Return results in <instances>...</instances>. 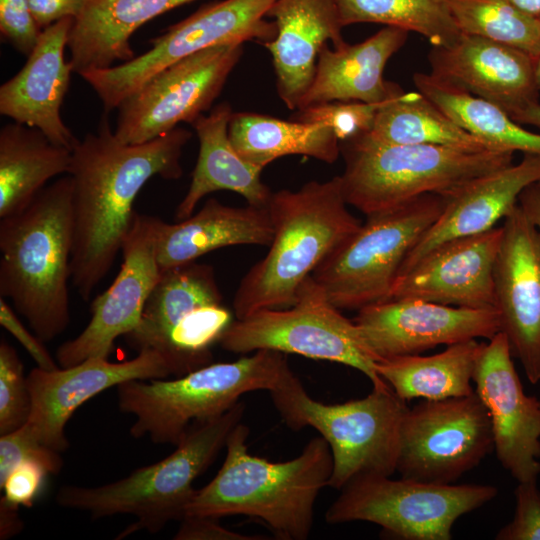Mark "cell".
Listing matches in <instances>:
<instances>
[{
    "instance_id": "obj_1",
    "label": "cell",
    "mask_w": 540,
    "mask_h": 540,
    "mask_svg": "<svg viewBox=\"0 0 540 540\" xmlns=\"http://www.w3.org/2000/svg\"><path fill=\"white\" fill-rule=\"evenodd\" d=\"M107 113L95 133H87L72 149L74 243L71 281L88 301L111 270L136 212L133 204L154 176L175 180L191 132L177 127L142 144H125L115 136Z\"/></svg>"
},
{
    "instance_id": "obj_2",
    "label": "cell",
    "mask_w": 540,
    "mask_h": 540,
    "mask_svg": "<svg viewBox=\"0 0 540 540\" xmlns=\"http://www.w3.org/2000/svg\"><path fill=\"white\" fill-rule=\"evenodd\" d=\"M248 436L249 428L241 422L233 428L221 468L195 491L185 516L246 515L260 519L282 539H307L316 499L332 473L327 441L316 436L297 457L271 462L249 453Z\"/></svg>"
},
{
    "instance_id": "obj_3",
    "label": "cell",
    "mask_w": 540,
    "mask_h": 540,
    "mask_svg": "<svg viewBox=\"0 0 540 540\" xmlns=\"http://www.w3.org/2000/svg\"><path fill=\"white\" fill-rule=\"evenodd\" d=\"M72 190L70 175L61 177L0 221V296L12 301L44 343L70 323Z\"/></svg>"
},
{
    "instance_id": "obj_4",
    "label": "cell",
    "mask_w": 540,
    "mask_h": 540,
    "mask_svg": "<svg viewBox=\"0 0 540 540\" xmlns=\"http://www.w3.org/2000/svg\"><path fill=\"white\" fill-rule=\"evenodd\" d=\"M347 205L340 176L272 193L267 207L273 239L239 284L233 300L236 319L294 304L302 283L361 226Z\"/></svg>"
},
{
    "instance_id": "obj_5",
    "label": "cell",
    "mask_w": 540,
    "mask_h": 540,
    "mask_svg": "<svg viewBox=\"0 0 540 540\" xmlns=\"http://www.w3.org/2000/svg\"><path fill=\"white\" fill-rule=\"evenodd\" d=\"M244 412L245 404L239 401L217 417L192 424L170 455L127 477L97 487L63 486L57 492V504L86 512L93 519L134 515L136 521L118 538L139 530L159 532L170 521L183 519L196 491L194 480L225 447Z\"/></svg>"
},
{
    "instance_id": "obj_6",
    "label": "cell",
    "mask_w": 540,
    "mask_h": 540,
    "mask_svg": "<svg viewBox=\"0 0 540 540\" xmlns=\"http://www.w3.org/2000/svg\"><path fill=\"white\" fill-rule=\"evenodd\" d=\"M292 372L286 355L258 350L233 362L210 363L173 380H129L118 384V405L135 416L134 438L177 445L192 424L217 417L242 395L271 392Z\"/></svg>"
},
{
    "instance_id": "obj_7",
    "label": "cell",
    "mask_w": 540,
    "mask_h": 540,
    "mask_svg": "<svg viewBox=\"0 0 540 540\" xmlns=\"http://www.w3.org/2000/svg\"><path fill=\"white\" fill-rule=\"evenodd\" d=\"M340 175L348 205L366 216L395 209L430 193L445 194L513 163L502 149L463 151L437 145L387 144L363 133L340 142Z\"/></svg>"
},
{
    "instance_id": "obj_8",
    "label": "cell",
    "mask_w": 540,
    "mask_h": 540,
    "mask_svg": "<svg viewBox=\"0 0 540 540\" xmlns=\"http://www.w3.org/2000/svg\"><path fill=\"white\" fill-rule=\"evenodd\" d=\"M270 394L288 427H312L327 441L333 461L328 487L341 490L356 478L397 471L401 426L409 407L391 388L325 404L312 398L291 372Z\"/></svg>"
},
{
    "instance_id": "obj_9",
    "label": "cell",
    "mask_w": 540,
    "mask_h": 540,
    "mask_svg": "<svg viewBox=\"0 0 540 540\" xmlns=\"http://www.w3.org/2000/svg\"><path fill=\"white\" fill-rule=\"evenodd\" d=\"M447 200L445 194L430 193L368 215L311 276L340 310L358 311L389 300L407 255L441 215Z\"/></svg>"
},
{
    "instance_id": "obj_10",
    "label": "cell",
    "mask_w": 540,
    "mask_h": 540,
    "mask_svg": "<svg viewBox=\"0 0 540 540\" xmlns=\"http://www.w3.org/2000/svg\"><path fill=\"white\" fill-rule=\"evenodd\" d=\"M219 343L238 354L267 349L337 362L362 372L375 389L391 388L378 374V358L356 323L332 304L312 276L302 283L293 305L232 321Z\"/></svg>"
},
{
    "instance_id": "obj_11",
    "label": "cell",
    "mask_w": 540,
    "mask_h": 540,
    "mask_svg": "<svg viewBox=\"0 0 540 540\" xmlns=\"http://www.w3.org/2000/svg\"><path fill=\"white\" fill-rule=\"evenodd\" d=\"M362 476L328 508L330 524L366 521L400 540H450L455 522L497 495L482 484H437L401 477Z\"/></svg>"
},
{
    "instance_id": "obj_12",
    "label": "cell",
    "mask_w": 540,
    "mask_h": 540,
    "mask_svg": "<svg viewBox=\"0 0 540 540\" xmlns=\"http://www.w3.org/2000/svg\"><path fill=\"white\" fill-rule=\"evenodd\" d=\"M275 0H222L201 7L150 41L151 48L128 62L82 73L105 112L167 66L202 50L228 44L272 41L277 34L267 14Z\"/></svg>"
},
{
    "instance_id": "obj_13",
    "label": "cell",
    "mask_w": 540,
    "mask_h": 540,
    "mask_svg": "<svg viewBox=\"0 0 540 540\" xmlns=\"http://www.w3.org/2000/svg\"><path fill=\"white\" fill-rule=\"evenodd\" d=\"M493 449L490 416L475 390L422 400L404 415L396 472L407 479L452 484Z\"/></svg>"
},
{
    "instance_id": "obj_14",
    "label": "cell",
    "mask_w": 540,
    "mask_h": 540,
    "mask_svg": "<svg viewBox=\"0 0 540 540\" xmlns=\"http://www.w3.org/2000/svg\"><path fill=\"white\" fill-rule=\"evenodd\" d=\"M243 44L208 48L156 73L118 106L115 136L125 144L160 137L208 111L239 62Z\"/></svg>"
},
{
    "instance_id": "obj_15",
    "label": "cell",
    "mask_w": 540,
    "mask_h": 540,
    "mask_svg": "<svg viewBox=\"0 0 540 540\" xmlns=\"http://www.w3.org/2000/svg\"><path fill=\"white\" fill-rule=\"evenodd\" d=\"M160 218L135 214L122 244V264L110 287L91 303V319L74 339L60 345L56 359L70 367L89 358H108L114 342L138 325L161 269L156 245Z\"/></svg>"
},
{
    "instance_id": "obj_16",
    "label": "cell",
    "mask_w": 540,
    "mask_h": 540,
    "mask_svg": "<svg viewBox=\"0 0 540 540\" xmlns=\"http://www.w3.org/2000/svg\"><path fill=\"white\" fill-rule=\"evenodd\" d=\"M493 269L494 308L511 353L540 381V232L517 204L503 219Z\"/></svg>"
},
{
    "instance_id": "obj_17",
    "label": "cell",
    "mask_w": 540,
    "mask_h": 540,
    "mask_svg": "<svg viewBox=\"0 0 540 540\" xmlns=\"http://www.w3.org/2000/svg\"><path fill=\"white\" fill-rule=\"evenodd\" d=\"M507 337L496 333L482 343L473 382L491 420L500 464L518 481L540 474V401L525 394Z\"/></svg>"
},
{
    "instance_id": "obj_18",
    "label": "cell",
    "mask_w": 540,
    "mask_h": 540,
    "mask_svg": "<svg viewBox=\"0 0 540 540\" xmlns=\"http://www.w3.org/2000/svg\"><path fill=\"white\" fill-rule=\"evenodd\" d=\"M380 359L420 354L439 345L492 338L500 331L495 308H466L418 299L387 300L353 319Z\"/></svg>"
},
{
    "instance_id": "obj_19",
    "label": "cell",
    "mask_w": 540,
    "mask_h": 540,
    "mask_svg": "<svg viewBox=\"0 0 540 540\" xmlns=\"http://www.w3.org/2000/svg\"><path fill=\"white\" fill-rule=\"evenodd\" d=\"M171 374L166 358L153 349L141 350L120 363L89 358L55 370L35 367L26 376L31 398L27 423L42 443L64 452L69 447L65 426L84 402L125 381L164 379Z\"/></svg>"
},
{
    "instance_id": "obj_20",
    "label": "cell",
    "mask_w": 540,
    "mask_h": 540,
    "mask_svg": "<svg viewBox=\"0 0 540 540\" xmlns=\"http://www.w3.org/2000/svg\"><path fill=\"white\" fill-rule=\"evenodd\" d=\"M501 238L500 226L439 245L398 275L389 300L494 308L493 269Z\"/></svg>"
},
{
    "instance_id": "obj_21",
    "label": "cell",
    "mask_w": 540,
    "mask_h": 540,
    "mask_svg": "<svg viewBox=\"0 0 540 540\" xmlns=\"http://www.w3.org/2000/svg\"><path fill=\"white\" fill-rule=\"evenodd\" d=\"M428 59L432 75L511 117L538 102L536 59L516 48L462 34L449 46H432Z\"/></svg>"
},
{
    "instance_id": "obj_22",
    "label": "cell",
    "mask_w": 540,
    "mask_h": 540,
    "mask_svg": "<svg viewBox=\"0 0 540 540\" xmlns=\"http://www.w3.org/2000/svg\"><path fill=\"white\" fill-rule=\"evenodd\" d=\"M73 20L65 18L43 29L24 66L0 87L2 115L70 150L78 139L63 122L61 106L73 72L64 56Z\"/></svg>"
},
{
    "instance_id": "obj_23",
    "label": "cell",
    "mask_w": 540,
    "mask_h": 540,
    "mask_svg": "<svg viewBox=\"0 0 540 540\" xmlns=\"http://www.w3.org/2000/svg\"><path fill=\"white\" fill-rule=\"evenodd\" d=\"M540 182V156L524 154L517 164L475 177L445 193L447 204L407 255L399 275L439 245L496 227L518 204L522 191Z\"/></svg>"
},
{
    "instance_id": "obj_24",
    "label": "cell",
    "mask_w": 540,
    "mask_h": 540,
    "mask_svg": "<svg viewBox=\"0 0 540 540\" xmlns=\"http://www.w3.org/2000/svg\"><path fill=\"white\" fill-rule=\"evenodd\" d=\"M276 37L263 44L272 56L277 93L287 108L297 110L315 73L321 48L346 44L342 37L337 0H275Z\"/></svg>"
},
{
    "instance_id": "obj_25",
    "label": "cell",
    "mask_w": 540,
    "mask_h": 540,
    "mask_svg": "<svg viewBox=\"0 0 540 540\" xmlns=\"http://www.w3.org/2000/svg\"><path fill=\"white\" fill-rule=\"evenodd\" d=\"M408 31L386 26L366 40L331 49L324 45L317 57L313 80L298 109L332 101L378 104L403 90L384 79L389 59L405 44Z\"/></svg>"
},
{
    "instance_id": "obj_26",
    "label": "cell",
    "mask_w": 540,
    "mask_h": 540,
    "mask_svg": "<svg viewBox=\"0 0 540 540\" xmlns=\"http://www.w3.org/2000/svg\"><path fill=\"white\" fill-rule=\"evenodd\" d=\"M273 235L267 206L233 207L211 198L197 213L177 223L160 220L157 261L162 271L227 246H269Z\"/></svg>"
},
{
    "instance_id": "obj_27",
    "label": "cell",
    "mask_w": 540,
    "mask_h": 540,
    "mask_svg": "<svg viewBox=\"0 0 540 540\" xmlns=\"http://www.w3.org/2000/svg\"><path fill=\"white\" fill-rule=\"evenodd\" d=\"M195 0H84L74 18L67 48L73 72L112 67L135 57L130 44L146 22Z\"/></svg>"
},
{
    "instance_id": "obj_28",
    "label": "cell",
    "mask_w": 540,
    "mask_h": 540,
    "mask_svg": "<svg viewBox=\"0 0 540 540\" xmlns=\"http://www.w3.org/2000/svg\"><path fill=\"white\" fill-rule=\"evenodd\" d=\"M232 114L230 104L222 102L192 123L199 140V154L188 191L177 206L178 220L191 216L203 197L219 190L238 193L249 205H268L273 192L261 179L263 168L244 160L229 139Z\"/></svg>"
},
{
    "instance_id": "obj_29",
    "label": "cell",
    "mask_w": 540,
    "mask_h": 540,
    "mask_svg": "<svg viewBox=\"0 0 540 540\" xmlns=\"http://www.w3.org/2000/svg\"><path fill=\"white\" fill-rule=\"evenodd\" d=\"M220 302L223 298L212 266L193 261L162 270L138 325L125 335L126 340L138 352L153 349L166 358L172 331L200 307Z\"/></svg>"
},
{
    "instance_id": "obj_30",
    "label": "cell",
    "mask_w": 540,
    "mask_h": 540,
    "mask_svg": "<svg viewBox=\"0 0 540 540\" xmlns=\"http://www.w3.org/2000/svg\"><path fill=\"white\" fill-rule=\"evenodd\" d=\"M72 150L17 122L0 130V218L25 209L46 183L69 174Z\"/></svg>"
},
{
    "instance_id": "obj_31",
    "label": "cell",
    "mask_w": 540,
    "mask_h": 540,
    "mask_svg": "<svg viewBox=\"0 0 540 540\" xmlns=\"http://www.w3.org/2000/svg\"><path fill=\"white\" fill-rule=\"evenodd\" d=\"M228 135L237 153L260 168L288 155L332 164L341 153L336 134L324 124L287 121L254 112H233Z\"/></svg>"
},
{
    "instance_id": "obj_32",
    "label": "cell",
    "mask_w": 540,
    "mask_h": 540,
    "mask_svg": "<svg viewBox=\"0 0 540 540\" xmlns=\"http://www.w3.org/2000/svg\"><path fill=\"white\" fill-rule=\"evenodd\" d=\"M482 343L476 339L447 346L430 356L405 355L380 359L378 374L398 397L437 400L474 392L471 382Z\"/></svg>"
},
{
    "instance_id": "obj_33",
    "label": "cell",
    "mask_w": 540,
    "mask_h": 540,
    "mask_svg": "<svg viewBox=\"0 0 540 540\" xmlns=\"http://www.w3.org/2000/svg\"><path fill=\"white\" fill-rule=\"evenodd\" d=\"M366 134L387 144L437 145L470 152L496 149L459 126L419 91H402L384 102Z\"/></svg>"
},
{
    "instance_id": "obj_34",
    "label": "cell",
    "mask_w": 540,
    "mask_h": 540,
    "mask_svg": "<svg viewBox=\"0 0 540 540\" xmlns=\"http://www.w3.org/2000/svg\"><path fill=\"white\" fill-rule=\"evenodd\" d=\"M413 81L421 94L488 146L540 156V134L523 128L500 107L431 73H415Z\"/></svg>"
},
{
    "instance_id": "obj_35",
    "label": "cell",
    "mask_w": 540,
    "mask_h": 540,
    "mask_svg": "<svg viewBox=\"0 0 540 540\" xmlns=\"http://www.w3.org/2000/svg\"><path fill=\"white\" fill-rule=\"evenodd\" d=\"M342 27L379 23L427 38L432 46H449L462 33L446 0H337Z\"/></svg>"
},
{
    "instance_id": "obj_36",
    "label": "cell",
    "mask_w": 540,
    "mask_h": 540,
    "mask_svg": "<svg viewBox=\"0 0 540 540\" xmlns=\"http://www.w3.org/2000/svg\"><path fill=\"white\" fill-rule=\"evenodd\" d=\"M462 34L483 37L540 57V19L507 0H446Z\"/></svg>"
},
{
    "instance_id": "obj_37",
    "label": "cell",
    "mask_w": 540,
    "mask_h": 540,
    "mask_svg": "<svg viewBox=\"0 0 540 540\" xmlns=\"http://www.w3.org/2000/svg\"><path fill=\"white\" fill-rule=\"evenodd\" d=\"M31 398L23 364L7 341L0 342V435L23 426L29 419Z\"/></svg>"
},
{
    "instance_id": "obj_38",
    "label": "cell",
    "mask_w": 540,
    "mask_h": 540,
    "mask_svg": "<svg viewBox=\"0 0 540 540\" xmlns=\"http://www.w3.org/2000/svg\"><path fill=\"white\" fill-rule=\"evenodd\" d=\"M383 103L357 101L319 103L296 110L291 119L324 124L334 131L340 142H343L369 132Z\"/></svg>"
},
{
    "instance_id": "obj_39",
    "label": "cell",
    "mask_w": 540,
    "mask_h": 540,
    "mask_svg": "<svg viewBox=\"0 0 540 540\" xmlns=\"http://www.w3.org/2000/svg\"><path fill=\"white\" fill-rule=\"evenodd\" d=\"M35 461L49 474H58L63 467L60 452L48 447L26 422L18 429L0 436V483L22 461Z\"/></svg>"
},
{
    "instance_id": "obj_40",
    "label": "cell",
    "mask_w": 540,
    "mask_h": 540,
    "mask_svg": "<svg viewBox=\"0 0 540 540\" xmlns=\"http://www.w3.org/2000/svg\"><path fill=\"white\" fill-rule=\"evenodd\" d=\"M515 514L502 527L496 540H540V490L537 480L518 482Z\"/></svg>"
},
{
    "instance_id": "obj_41",
    "label": "cell",
    "mask_w": 540,
    "mask_h": 540,
    "mask_svg": "<svg viewBox=\"0 0 540 540\" xmlns=\"http://www.w3.org/2000/svg\"><path fill=\"white\" fill-rule=\"evenodd\" d=\"M0 31L6 41L26 56L35 49L42 32L28 0H0Z\"/></svg>"
},
{
    "instance_id": "obj_42",
    "label": "cell",
    "mask_w": 540,
    "mask_h": 540,
    "mask_svg": "<svg viewBox=\"0 0 540 540\" xmlns=\"http://www.w3.org/2000/svg\"><path fill=\"white\" fill-rule=\"evenodd\" d=\"M47 469L35 461H22L17 464L0 483L4 495L1 500L19 509L20 506L31 507L41 492Z\"/></svg>"
},
{
    "instance_id": "obj_43",
    "label": "cell",
    "mask_w": 540,
    "mask_h": 540,
    "mask_svg": "<svg viewBox=\"0 0 540 540\" xmlns=\"http://www.w3.org/2000/svg\"><path fill=\"white\" fill-rule=\"evenodd\" d=\"M0 324L24 347L35 361L36 367L43 370H55L59 368L45 347L44 342L24 326L3 297L0 298Z\"/></svg>"
},
{
    "instance_id": "obj_44",
    "label": "cell",
    "mask_w": 540,
    "mask_h": 540,
    "mask_svg": "<svg viewBox=\"0 0 540 540\" xmlns=\"http://www.w3.org/2000/svg\"><path fill=\"white\" fill-rule=\"evenodd\" d=\"M175 540H262L261 535H248L222 526L217 518L184 516L174 536Z\"/></svg>"
},
{
    "instance_id": "obj_45",
    "label": "cell",
    "mask_w": 540,
    "mask_h": 540,
    "mask_svg": "<svg viewBox=\"0 0 540 540\" xmlns=\"http://www.w3.org/2000/svg\"><path fill=\"white\" fill-rule=\"evenodd\" d=\"M30 9L41 30L65 18H75L84 0H28Z\"/></svg>"
},
{
    "instance_id": "obj_46",
    "label": "cell",
    "mask_w": 540,
    "mask_h": 540,
    "mask_svg": "<svg viewBox=\"0 0 540 540\" xmlns=\"http://www.w3.org/2000/svg\"><path fill=\"white\" fill-rule=\"evenodd\" d=\"M518 204L540 232V182L525 188L519 196Z\"/></svg>"
},
{
    "instance_id": "obj_47",
    "label": "cell",
    "mask_w": 540,
    "mask_h": 540,
    "mask_svg": "<svg viewBox=\"0 0 540 540\" xmlns=\"http://www.w3.org/2000/svg\"><path fill=\"white\" fill-rule=\"evenodd\" d=\"M22 527L18 509L0 499V538L8 539L19 533Z\"/></svg>"
},
{
    "instance_id": "obj_48",
    "label": "cell",
    "mask_w": 540,
    "mask_h": 540,
    "mask_svg": "<svg viewBox=\"0 0 540 540\" xmlns=\"http://www.w3.org/2000/svg\"><path fill=\"white\" fill-rule=\"evenodd\" d=\"M511 118L520 124H530L540 128V104L533 103Z\"/></svg>"
},
{
    "instance_id": "obj_49",
    "label": "cell",
    "mask_w": 540,
    "mask_h": 540,
    "mask_svg": "<svg viewBox=\"0 0 540 540\" xmlns=\"http://www.w3.org/2000/svg\"><path fill=\"white\" fill-rule=\"evenodd\" d=\"M523 12L540 17V0H507Z\"/></svg>"
},
{
    "instance_id": "obj_50",
    "label": "cell",
    "mask_w": 540,
    "mask_h": 540,
    "mask_svg": "<svg viewBox=\"0 0 540 540\" xmlns=\"http://www.w3.org/2000/svg\"><path fill=\"white\" fill-rule=\"evenodd\" d=\"M535 77L538 89L540 90V57L536 59L535 63Z\"/></svg>"
},
{
    "instance_id": "obj_51",
    "label": "cell",
    "mask_w": 540,
    "mask_h": 540,
    "mask_svg": "<svg viewBox=\"0 0 540 540\" xmlns=\"http://www.w3.org/2000/svg\"><path fill=\"white\" fill-rule=\"evenodd\" d=\"M539 19H540V17H539Z\"/></svg>"
}]
</instances>
